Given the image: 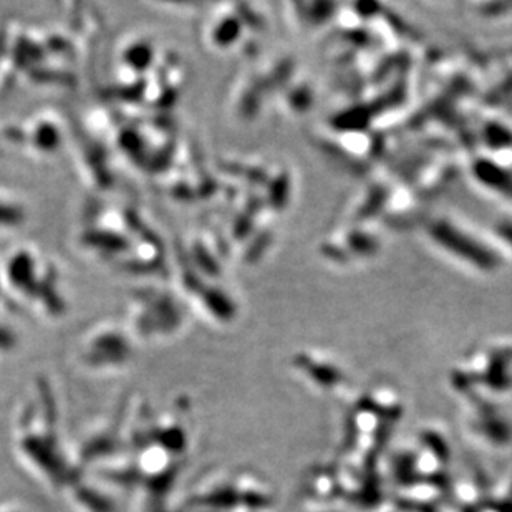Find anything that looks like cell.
<instances>
[{
    "instance_id": "1",
    "label": "cell",
    "mask_w": 512,
    "mask_h": 512,
    "mask_svg": "<svg viewBox=\"0 0 512 512\" xmlns=\"http://www.w3.org/2000/svg\"><path fill=\"white\" fill-rule=\"evenodd\" d=\"M24 219V208L0 194V229L17 228L19 224L24 223Z\"/></svg>"
}]
</instances>
